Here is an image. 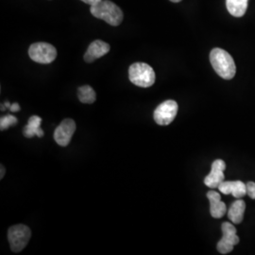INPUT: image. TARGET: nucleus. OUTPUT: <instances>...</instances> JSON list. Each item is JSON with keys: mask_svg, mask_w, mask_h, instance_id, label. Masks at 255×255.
<instances>
[{"mask_svg": "<svg viewBox=\"0 0 255 255\" xmlns=\"http://www.w3.org/2000/svg\"><path fill=\"white\" fill-rule=\"evenodd\" d=\"M210 62L219 77L224 80H232L237 73V66L233 57L221 48H214L210 53Z\"/></svg>", "mask_w": 255, "mask_h": 255, "instance_id": "1", "label": "nucleus"}, {"mask_svg": "<svg viewBox=\"0 0 255 255\" xmlns=\"http://www.w3.org/2000/svg\"><path fill=\"white\" fill-rule=\"evenodd\" d=\"M92 15L101 19L111 26H119L123 20V11L117 4L110 0H101V2L91 6Z\"/></svg>", "mask_w": 255, "mask_h": 255, "instance_id": "2", "label": "nucleus"}, {"mask_svg": "<svg viewBox=\"0 0 255 255\" xmlns=\"http://www.w3.org/2000/svg\"><path fill=\"white\" fill-rule=\"evenodd\" d=\"M128 78L134 85L143 88L152 86L156 80L153 68L145 63L131 64L128 69Z\"/></svg>", "mask_w": 255, "mask_h": 255, "instance_id": "3", "label": "nucleus"}, {"mask_svg": "<svg viewBox=\"0 0 255 255\" xmlns=\"http://www.w3.org/2000/svg\"><path fill=\"white\" fill-rule=\"evenodd\" d=\"M28 56L32 61L38 64H50L57 57V50L52 45L40 42L29 46Z\"/></svg>", "mask_w": 255, "mask_h": 255, "instance_id": "4", "label": "nucleus"}, {"mask_svg": "<svg viewBox=\"0 0 255 255\" xmlns=\"http://www.w3.org/2000/svg\"><path fill=\"white\" fill-rule=\"evenodd\" d=\"M31 237V232L27 226L19 224L14 225L9 229L8 238H9L10 250L14 253H19L27 246Z\"/></svg>", "mask_w": 255, "mask_h": 255, "instance_id": "5", "label": "nucleus"}, {"mask_svg": "<svg viewBox=\"0 0 255 255\" xmlns=\"http://www.w3.org/2000/svg\"><path fill=\"white\" fill-rule=\"evenodd\" d=\"M221 229L223 237L219 240L217 249L221 255H227L239 243V237H237V229L230 222H223Z\"/></svg>", "mask_w": 255, "mask_h": 255, "instance_id": "6", "label": "nucleus"}, {"mask_svg": "<svg viewBox=\"0 0 255 255\" xmlns=\"http://www.w3.org/2000/svg\"><path fill=\"white\" fill-rule=\"evenodd\" d=\"M178 109L179 107L176 101L171 100L164 101L155 109L153 115L155 122L161 126L169 125L176 118Z\"/></svg>", "mask_w": 255, "mask_h": 255, "instance_id": "7", "label": "nucleus"}, {"mask_svg": "<svg viewBox=\"0 0 255 255\" xmlns=\"http://www.w3.org/2000/svg\"><path fill=\"white\" fill-rule=\"evenodd\" d=\"M76 130V123L72 119H64L55 129L54 139L58 145L66 146L71 141Z\"/></svg>", "mask_w": 255, "mask_h": 255, "instance_id": "8", "label": "nucleus"}, {"mask_svg": "<svg viewBox=\"0 0 255 255\" xmlns=\"http://www.w3.org/2000/svg\"><path fill=\"white\" fill-rule=\"evenodd\" d=\"M226 169V164L223 160L218 159L213 162L210 172L204 179V183L209 188H219V184L224 181V171Z\"/></svg>", "mask_w": 255, "mask_h": 255, "instance_id": "9", "label": "nucleus"}, {"mask_svg": "<svg viewBox=\"0 0 255 255\" xmlns=\"http://www.w3.org/2000/svg\"><path fill=\"white\" fill-rule=\"evenodd\" d=\"M111 47L109 44L101 41L96 40L90 44L86 53L84 55V61L86 63H93L94 61L103 57L110 51Z\"/></svg>", "mask_w": 255, "mask_h": 255, "instance_id": "10", "label": "nucleus"}, {"mask_svg": "<svg viewBox=\"0 0 255 255\" xmlns=\"http://www.w3.org/2000/svg\"><path fill=\"white\" fill-rule=\"evenodd\" d=\"M219 190L224 195L232 194L235 198L241 199L247 194V184L241 181H223L219 184Z\"/></svg>", "mask_w": 255, "mask_h": 255, "instance_id": "11", "label": "nucleus"}, {"mask_svg": "<svg viewBox=\"0 0 255 255\" xmlns=\"http://www.w3.org/2000/svg\"><path fill=\"white\" fill-rule=\"evenodd\" d=\"M207 198L210 201V214L215 219H221L227 213L226 204L221 201V197L217 191H209Z\"/></svg>", "mask_w": 255, "mask_h": 255, "instance_id": "12", "label": "nucleus"}, {"mask_svg": "<svg viewBox=\"0 0 255 255\" xmlns=\"http://www.w3.org/2000/svg\"><path fill=\"white\" fill-rule=\"evenodd\" d=\"M246 203L243 200H237L231 204L228 211V218L233 223L240 224L244 219Z\"/></svg>", "mask_w": 255, "mask_h": 255, "instance_id": "13", "label": "nucleus"}, {"mask_svg": "<svg viewBox=\"0 0 255 255\" xmlns=\"http://www.w3.org/2000/svg\"><path fill=\"white\" fill-rule=\"evenodd\" d=\"M42 123V119L38 116H32L28 119L27 125L24 128L23 133L27 138H31L33 136L42 137L44 136V131L40 128Z\"/></svg>", "mask_w": 255, "mask_h": 255, "instance_id": "14", "label": "nucleus"}, {"mask_svg": "<svg viewBox=\"0 0 255 255\" xmlns=\"http://www.w3.org/2000/svg\"><path fill=\"white\" fill-rule=\"evenodd\" d=\"M249 0H226L229 12L235 17H242L246 13Z\"/></svg>", "mask_w": 255, "mask_h": 255, "instance_id": "15", "label": "nucleus"}, {"mask_svg": "<svg viewBox=\"0 0 255 255\" xmlns=\"http://www.w3.org/2000/svg\"><path fill=\"white\" fill-rule=\"evenodd\" d=\"M78 98L82 103L92 104L96 101V92L89 85H83L78 89Z\"/></svg>", "mask_w": 255, "mask_h": 255, "instance_id": "16", "label": "nucleus"}, {"mask_svg": "<svg viewBox=\"0 0 255 255\" xmlns=\"http://www.w3.org/2000/svg\"><path fill=\"white\" fill-rule=\"evenodd\" d=\"M16 123H17V119L15 117L7 115L5 117H2L0 119V128L1 130H4L8 128L16 125Z\"/></svg>", "mask_w": 255, "mask_h": 255, "instance_id": "17", "label": "nucleus"}, {"mask_svg": "<svg viewBox=\"0 0 255 255\" xmlns=\"http://www.w3.org/2000/svg\"><path fill=\"white\" fill-rule=\"evenodd\" d=\"M247 195L253 199L255 200V182H249L247 183Z\"/></svg>", "mask_w": 255, "mask_h": 255, "instance_id": "18", "label": "nucleus"}, {"mask_svg": "<svg viewBox=\"0 0 255 255\" xmlns=\"http://www.w3.org/2000/svg\"><path fill=\"white\" fill-rule=\"evenodd\" d=\"M82 1L86 3V4H88V5H90V6H93V5L101 2V0H82Z\"/></svg>", "mask_w": 255, "mask_h": 255, "instance_id": "19", "label": "nucleus"}, {"mask_svg": "<svg viewBox=\"0 0 255 255\" xmlns=\"http://www.w3.org/2000/svg\"><path fill=\"white\" fill-rule=\"evenodd\" d=\"M9 109H10L11 112H18V111H20V106H19V104H17V103H13V104L10 105Z\"/></svg>", "mask_w": 255, "mask_h": 255, "instance_id": "20", "label": "nucleus"}, {"mask_svg": "<svg viewBox=\"0 0 255 255\" xmlns=\"http://www.w3.org/2000/svg\"><path fill=\"white\" fill-rule=\"evenodd\" d=\"M5 174V168L3 167V165H1V175H0V179H2L4 177Z\"/></svg>", "mask_w": 255, "mask_h": 255, "instance_id": "21", "label": "nucleus"}, {"mask_svg": "<svg viewBox=\"0 0 255 255\" xmlns=\"http://www.w3.org/2000/svg\"><path fill=\"white\" fill-rule=\"evenodd\" d=\"M171 2H174V3H178V2H181L182 0H170Z\"/></svg>", "mask_w": 255, "mask_h": 255, "instance_id": "22", "label": "nucleus"}]
</instances>
